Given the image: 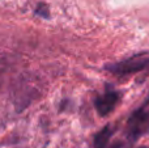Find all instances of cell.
Returning <instances> with one entry per match:
<instances>
[{
  "label": "cell",
  "mask_w": 149,
  "mask_h": 148,
  "mask_svg": "<svg viewBox=\"0 0 149 148\" xmlns=\"http://www.w3.org/2000/svg\"><path fill=\"white\" fill-rule=\"evenodd\" d=\"M36 13H37L38 16H41V17H43V18H49V17H50L49 7H47L46 4H43V3H41V4L37 5V8H36Z\"/></svg>",
  "instance_id": "obj_5"
},
{
  "label": "cell",
  "mask_w": 149,
  "mask_h": 148,
  "mask_svg": "<svg viewBox=\"0 0 149 148\" xmlns=\"http://www.w3.org/2000/svg\"><path fill=\"white\" fill-rule=\"evenodd\" d=\"M119 100V93L115 91H109L105 94L95 98V109L100 113V115H107L111 110L115 108L116 102Z\"/></svg>",
  "instance_id": "obj_3"
},
{
  "label": "cell",
  "mask_w": 149,
  "mask_h": 148,
  "mask_svg": "<svg viewBox=\"0 0 149 148\" xmlns=\"http://www.w3.org/2000/svg\"><path fill=\"white\" fill-rule=\"evenodd\" d=\"M143 148H145V147H143Z\"/></svg>",
  "instance_id": "obj_7"
},
{
  "label": "cell",
  "mask_w": 149,
  "mask_h": 148,
  "mask_svg": "<svg viewBox=\"0 0 149 148\" xmlns=\"http://www.w3.org/2000/svg\"><path fill=\"white\" fill-rule=\"evenodd\" d=\"M149 133V101L132 113L128 119V136L136 140L139 136Z\"/></svg>",
  "instance_id": "obj_2"
},
{
  "label": "cell",
  "mask_w": 149,
  "mask_h": 148,
  "mask_svg": "<svg viewBox=\"0 0 149 148\" xmlns=\"http://www.w3.org/2000/svg\"><path fill=\"white\" fill-rule=\"evenodd\" d=\"M111 148H120V144H115V146H113Z\"/></svg>",
  "instance_id": "obj_6"
},
{
  "label": "cell",
  "mask_w": 149,
  "mask_h": 148,
  "mask_svg": "<svg viewBox=\"0 0 149 148\" xmlns=\"http://www.w3.org/2000/svg\"><path fill=\"white\" fill-rule=\"evenodd\" d=\"M111 134H113V128H111L110 126L103 127L102 130L95 135L94 147L95 148H107V144H109V140H110Z\"/></svg>",
  "instance_id": "obj_4"
},
{
  "label": "cell",
  "mask_w": 149,
  "mask_h": 148,
  "mask_svg": "<svg viewBox=\"0 0 149 148\" xmlns=\"http://www.w3.org/2000/svg\"><path fill=\"white\" fill-rule=\"evenodd\" d=\"M106 68L116 75H127V73H134L144 70L149 71V51L135 54L128 59L110 64Z\"/></svg>",
  "instance_id": "obj_1"
}]
</instances>
